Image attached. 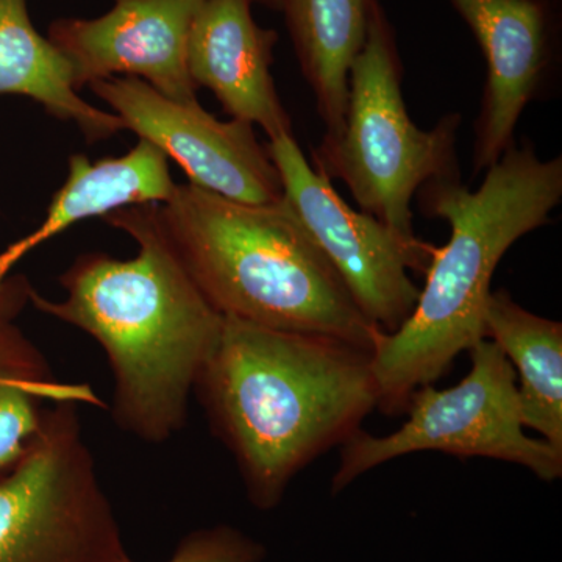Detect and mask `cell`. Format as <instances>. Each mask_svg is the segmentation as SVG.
I'll list each match as a JSON object with an SVG mask.
<instances>
[{"label":"cell","instance_id":"obj_14","mask_svg":"<svg viewBox=\"0 0 562 562\" xmlns=\"http://www.w3.org/2000/svg\"><path fill=\"white\" fill-rule=\"evenodd\" d=\"M0 94L32 99L50 116L74 122L91 143L124 131L120 116L80 98L72 66L33 27L27 0H0Z\"/></svg>","mask_w":562,"mask_h":562},{"label":"cell","instance_id":"obj_8","mask_svg":"<svg viewBox=\"0 0 562 562\" xmlns=\"http://www.w3.org/2000/svg\"><path fill=\"white\" fill-rule=\"evenodd\" d=\"M283 199L376 330L394 333L419 299L409 271L427 272L436 247L408 241L371 214L351 209L306 161L292 133L269 139Z\"/></svg>","mask_w":562,"mask_h":562},{"label":"cell","instance_id":"obj_7","mask_svg":"<svg viewBox=\"0 0 562 562\" xmlns=\"http://www.w3.org/2000/svg\"><path fill=\"white\" fill-rule=\"evenodd\" d=\"M469 353L471 371L460 383L413 392L408 420L398 430L386 436L360 430L341 446L333 494L379 465L420 452L490 458L522 465L543 482L561 479V450L525 432L512 362L487 338Z\"/></svg>","mask_w":562,"mask_h":562},{"label":"cell","instance_id":"obj_20","mask_svg":"<svg viewBox=\"0 0 562 562\" xmlns=\"http://www.w3.org/2000/svg\"><path fill=\"white\" fill-rule=\"evenodd\" d=\"M250 2L261 3V5L269 7V9L272 10H281V2H283V0H250Z\"/></svg>","mask_w":562,"mask_h":562},{"label":"cell","instance_id":"obj_2","mask_svg":"<svg viewBox=\"0 0 562 562\" xmlns=\"http://www.w3.org/2000/svg\"><path fill=\"white\" fill-rule=\"evenodd\" d=\"M194 392L261 512L277 508L292 480L357 435L379 405L371 350L235 317H224Z\"/></svg>","mask_w":562,"mask_h":562},{"label":"cell","instance_id":"obj_19","mask_svg":"<svg viewBox=\"0 0 562 562\" xmlns=\"http://www.w3.org/2000/svg\"><path fill=\"white\" fill-rule=\"evenodd\" d=\"M11 269L0 258V319H16L18 314L31 302L33 288L22 276H10Z\"/></svg>","mask_w":562,"mask_h":562},{"label":"cell","instance_id":"obj_1","mask_svg":"<svg viewBox=\"0 0 562 562\" xmlns=\"http://www.w3.org/2000/svg\"><path fill=\"white\" fill-rule=\"evenodd\" d=\"M103 220L135 239L136 257L81 255L60 277L63 301L32 290L31 302L99 342L113 373V420L140 441L161 443L187 424L191 394L220 341L224 316L166 243L155 203Z\"/></svg>","mask_w":562,"mask_h":562},{"label":"cell","instance_id":"obj_18","mask_svg":"<svg viewBox=\"0 0 562 562\" xmlns=\"http://www.w3.org/2000/svg\"><path fill=\"white\" fill-rule=\"evenodd\" d=\"M266 547L231 525L188 532L165 562H262ZM124 562H136L132 558Z\"/></svg>","mask_w":562,"mask_h":562},{"label":"cell","instance_id":"obj_12","mask_svg":"<svg viewBox=\"0 0 562 562\" xmlns=\"http://www.w3.org/2000/svg\"><path fill=\"white\" fill-rule=\"evenodd\" d=\"M250 5V0H203L188 40V72L233 120L260 125L273 139L292 133L271 72L279 35L255 22Z\"/></svg>","mask_w":562,"mask_h":562},{"label":"cell","instance_id":"obj_4","mask_svg":"<svg viewBox=\"0 0 562 562\" xmlns=\"http://www.w3.org/2000/svg\"><path fill=\"white\" fill-rule=\"evenodd\" d=\"M155 216L177 260L222 316L372 351L380 330L284 199L249 205L177 184L168 202L155 203Z\"/></svg>","mask_w":562,"mask_h":562},{"label":"cell","instance_id":"obj_3","mask_svg":"<svg viewBox=\"0 0 562 562\" xmlns=\"http://www.w3.org/2000/svg\"><path fill=\"white\" fill-rule=\"evenodd\" d=\"M422 213L449 222L408 319L376 331L372 371L386 414L408 408L413 392L449 371L458 355L486 339L484 313L498 262L514 243L549 224L562 201V158L541 160L530 140L514 144L469 191L461 177L428 181L417 192Z\"/></svg>","mask_w":562,"mask_h":562},{"label":"cell","instance_id":"obj_16","mask_svg":"<svg viewBox=\"0 0 562 562\" xmlns=\"http://www.w3.org/2000/svg\"><path fill=\"white\" fill-rule=\"evenodd\" d=\"M371 0H283L288 31L327 133L341 132L351 63L364 46Z\"/></svg>","mask_w":562,"mask_h":562},{"label":"cell","instance_id":"obj_6","mask_svg":"<svg viewBox=\"0 0 562 562\" xmlns=\"http://www.w3.org/2000/svg\"><path fill=\"white\" fill-rule=\"evenodd\" d=\"M79 406L50 405L20 461L0 475V562L131 558L85 441Z\"/></svg>","mask_w":562,"mask_h":562},{"label":"cell","instance_id":"obj_5","mask_svg":"<svg viewBox=\"0 0 562 562\" xmlns=\"http://www.w3.org/2000/svg\"><path fill=\"white\" fill-rule=\"evenodd\" d=\"M402 76L392 25L379 0H371L364 46L350 66L346 120L338 135L324 136L312 151V166L328 180L344 181L362 213L416 241L417 192L428 181L461 177V114L422 131L403 101Z\"/></svg>","mask_w":562,"mask_h":562},{"label":"cell","instance_id":"obj_17","mask_svg":"<svg viewBox=\"0 0 562 562\" xmlns=\"http://www.w3.org/2000/svg\"><path fill=\"white\" fill-rule=\"evenodd\" d=\"M58 402L102 405L88 384L58 382L38 347L13 321L0 319V475L20 461Z\"/></svg>","mask_w":562,"mask_h":562},{"label":"cell","instance_id":"obj_13","mask_svg":"<svg viewBox=\"0 0 562 562\" xmlns=\"http://www.w3.org/2000/svg\"><path fill=\"white\" fill-rule=\"evenodd\" d=\"M177 184L169 172L168 158L151 146L139 143L124 157L91 162L85 155L69 158L68 179L52 199L38 228L0 254L13 269L14 262L36 246L68 231L77 222L105 217L127 206L165 203Z\"/></svg>","mask_w":562,"mask_h":562},{"label":"cell","instance_id":"obj_10","mask_svg":"<svg viewBox=\"0 0 562 562\" xmlns=\"http://www.w3.org/2000/svg\"><path fill=\"white\" fill-rule=\"evenodd\" d=\"M203 0H114L95 20H58L52 44L72 66L77 91L92 81L136 77L177 102L198 101L188 40Z\"/></svg>","mask_w":562,"mask_h":562},{"label":"cell","instance_id":"obj_11","mask_svg":"<svg viewBox=\"0 0 562 562\" xmlns=\"http://www.w3.org/2000/svg\"><path fill=\"white\" fill-rule=\"evenodd\" d=\"M486 58L487 77L475 121L473 177L516 144L517 122L542 98L557 65L552 0H449Z\"/></svg>","mask_w":562,"mask_h":562},{"label":"cell","instance_id":"obj_9","mask_svg":"<svg viewBox=\"0 0 562 562\" xmlns=\"http://www.w3.org/2000/svg\"><path fill=\"white\" fill-rule=\"evenodd\" d=\"M88 87L121 117L124 131L172 158L194 187L249 205L283 199L280 173L254 125L217 121L198 101H172L136 77H111Z\"/></svg>","mask_w":562,"mask_h":562},{"label":"cell","instance_id":"obj_15","mask_svg":"<svg viewBox=\"0 0 562 562\" xmlns=\"http://www.w3.org/2000/svg\"><path fill=\"white\" fill-rule=\"evenodd\" d=\"M486 338L512 362L525 428L562 452V324L528 312L506 290L492 291Z\"/></svg>","mask_w":562,"mask_h":562}]
</instances>
